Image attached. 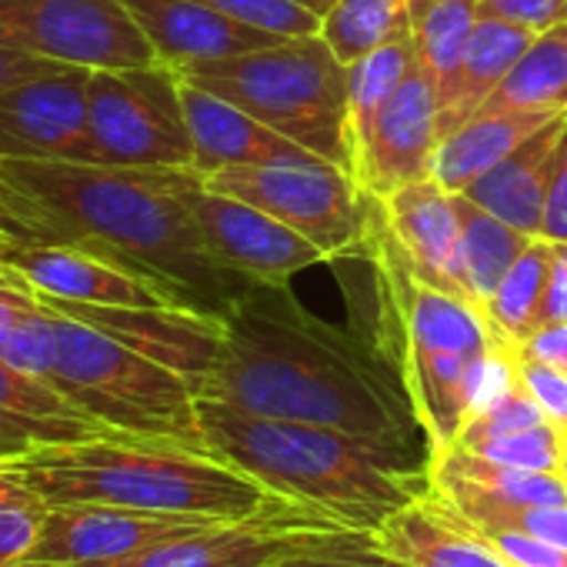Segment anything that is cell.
<instances>
[{"instance_id":"cell-1","label":"cell","mask_w":567,"mask_h":567,"mask_svg":"<svg viewBox=\"0 0 567 567\" xmlns=\"http://www.w3.org/2000/svg\"><path fill=\"white\" fill-rule=\"evenodd\" d=\"M0 234L11 244L87 250L210 318L257 288L210 250L177 194V171L0 161Z\"/></svg>"},{"instance_id":"cell-2","label":"cell","mask_w":567,"mask_h":567,"mask_svg":"<svg viewBox=\"0 0 567 567\" xmlns=\"http://www.w3.org/2000/svg\"><path fill=\"white\" fill-rule=\"evenodd\" d=\"M194 394L391 447L421 451L424 437L391 358L311 315L288 284H257L220 318L217 358Z\"/></svg>"},{"instance_id":"cell-3","label":"cell","mask_w":567,"mask_h":567,"mask_svg":"<svg viewBox=\"0 0 567 567\" xmlns=\"http://www.w3.org/2000/svg\"><path fill=\"white\" fill-rule=\"evenodd\" d=\"M210 454L311 514L374 534L394 511L431 491L427 451L364 441L334 427L244 414L197 398Z\"/></svg>"},{"instance_id":"cell-4","label":"cell","mask_w":567,"mask_h":567,"mask_svg":"<svg viewBox=\"0 0 567 567\" xmlns=\"http://www.w3.org/2000/svg\"><path fill=\"white\" fill-rule=\"evenodd\" d=\"M0 471L28 484L48 504H111L204 520L305 511L204 447L154 437L97 434L38 444L0 461Z\"/></svg>"},{"instance_id":"cell-5","label":"cell","mask_w":567,"mask_h":567,"mask_svg":"<svg viewBox=\"0 0 567 567\" xmlns=\"http://www.w3.org/2000/svg\"><path fill=\"white\" fill-rule=\"evenodd\" d=\"M364 257L378 267L391 305V341L384 354L408 388L424 451H447L471 421L474 381L497 341L471 305L431 288L408 270L374 200Z\"/></svg>"},{"instance_id":"cell-6","label":"cell","mask_w":567,"mask_h":567,"mask_svg":"<svg viewBox=\"0 0 567 567\" xmlns=\"http://www.w3.org/2000/svg\"><path fill=\"white\" fill-rule=\"evenodd\" d=\"M177 74L351 174L348 151V68L321 34L177 68Z\"/></svg>"},{"instance_id":"cell-7","label":"cell","mask_w":567,"mask_h":567,"mask_svg":"<svg viewBox=\"0 0 567 567\" xmlns=\"http://www.w3.org/2000/svg\"><path fill=\"white\" fill-rule=\"evenodd\" d=\"M51 311L58 358L48 384L64 401L111 434L177 441L207 451L197 421V394L187 378L58 308Z\"/></svg>"},{"instance_id":"cell-8","label":"cell","mask_w":567,"mask_h":567,"mask_svg":"<svg viewBox=\"0 0 567 567\" xmlns=\"http://www.w3.org/2000/svg\"><path fill=\"white\" fill-rule=\"evenodd\" d=\"M87 137L91 164L101 167L190 171L181 74L167 64L91 71Z\"/></svg>"},{"instance_id":"cell-9","label":"cell","mask_w":567,"mask_h":567,"mask_svg":"<svg viewBox=\"0 0 567 567\" xmlns=\"http://www.w3.org/2000/svg\"><path fill=\"white\" fill-rule=\"evenodd\" d=\"M200 181L210 190L254 204L280 224L295 227L328 260L364 257L371 200L344 167L324 157L305 154L274 164L224 167Z\"/></svg>"},{"instance_id":"cell-10","label":"cell","mask_w":567,"mask_h":567,"mask_svg":"<svg viewBox=\"0 0 567 567\" xmlns=\"http://www.w3.org/2000/svg\"><path fill=\"white\" fill-rule=\"evenodd\" d=\"M0 48L87 71L157 64L124 0H0Z\"/></svg>"},{"instance_id":"cell-11","label":"cell","mask_w":567,"mask_h":567,"mask_svg":"<svg viewBox=\"0 0 567 567\" xmlns=\"http://www.w3.org/2000/svg\"><path fill=\"white\" fill-rule=\"evenodd\" d=\"M371 540L374 534L354 530L341 520L311 511H288L244 520H214L200 530L167 537L104 567H277L295 557L328 554Z\"/></svg>"},{"instance_id":"cell-12","label":"cell","mask_w":567,"mask_h":567,"mask_svg":"<svg viewBox=\"0 0 567 567\" xmlns=\"http://www.w3.org/2000/svg\"><path fill=\"white\" fill-rule=\"evenodd\" d=\"M177 194L204 230L210 250L254 284H291L301 270L328 260L295 227L254 204L210 190L194 171H177Z\"/></svg>"},{"instance_id":"cell-13","label":"cell","mask_w":567,"mask_h":567,"mask_svg":"<svg viewBox=\"0 0 567 567\" xmlns=\"http://www.w3.org/2000/svg\"><path fill=\"white\" fill-rule=\"evenodd\" d=\"M87 68L61 64L0 91V161L91 164Z\"/></svg>"},{"instance_id":"cell-14","label":"cell","mask_w":567,"mask_h":567,"mask_svg":"<svg viewBox=\"0 0 567 567\" xmlns=\"http://www.w3.org/2000/svg\"><path fill=\"white\" fill-rule=\"evenodd\" d=\"M214 520L151 514L111 504H51L31 557L68 567H104L151 544L200 530Z\"/></svg>"},{"instance_id":"cell-15","label":"cell","mask_w":567,"mask_h":567,"mask_svg":"<svg viewBox=\"0 0 567 567\" xmlns=\"http://www.w3.org/2000/svg\"><path fill=\"white\" fill-rule=\"evenodd\" d=\"M441 97L434 81L414 68L391 104L381 111L368 147L358 161L354 181L371 200H384L404 184L434 177V154L441 144Z\"/></svg>"},{"instance_id":"cell-16","label":"cell","mask_w":567,"mask_h":567,"mask_svg":"<svg viewBox=\"0 0 567 567\" xmlns=\"http://www.w3.org/2000/svg\"><path fill=\"white\" fill-rule=\"evenodd\" d=\"M374 204L408 270L477 311L461 260V224L451 194L434 177H424Z\"/></svg>"},{"instance_id":"cell-17","label":"cell","mask_w":567,"mask_h":567,"mask_svg":"<svg viewBox=\"0 0 567 567\" xmlns=\"http://www.w3.org/2000/svg\"><path fill=\"white\" fill-rule=\"evenodd\" d=\"M0 264L51 301L104 308H177L151 280L121 270L87 250L61 244H0Z\"/></svg>"},{"instance_id":"cell-18","label":"cell","mask_w":567,"mask_h":567,"mask_svg":"<svg viewBox=\"0 0 567 567\" xmlns=\"http://www.w3.org/2000/svg\"><path fill=\"white\" fill-rule=\"evenodd\" d=\"M41 298V295H38ZM51 308L117 338L121 344L154 358L157 364L177 371L190 381V388L200 384V378L210 371L217 348H220V318L187 311V308H104V305H71V301H51L41 298Z\"/></svg>"},{"instance_id":"cell-19","label":"cell","mask_w":567,"mask_h":567,"mask_svg":"<svg viewBox=\"0 0 567 567\" xmlns=\"http://www.w3.org/2000/svg\"><path fill=\"white\" fill-rule=\"evenodd\" d=\"M374 544L408 567H507L491 540L434 491L394 511L374 530Z\"/></svg>"},{"instance_id":"cell-20","label":"cell","mask_w":567,"mask_h":567,"mask_svg":"<svg viewBox=\"0 0 567 567\" xmlns=\"http://www.w3.org/2000/svg\"><path fill=\"white\" fill-rule=\"evenodd\" d=\"M124 8L151 41L157 64L187 68L197 61H220L237 58L284 38L244 28L217 11H210L200 0H124Z\"/></svg>"},{"instance_id":"cell-21","label":"cell","mask_w":567,"mask_h":567,"mask_svg":"<svg viewBox=\"0 0 567 567\" xmlns=\"http://www.w3.org/2000/svg\"><path fill=\"white\" fill-rule=\"evenodd\" d=\"M181 104L190 131V171L197 177H210L224 167H244V164H274L305 157L308 151L295 141L280 137L237 104L190 84L181 78Z\"/></svg>"},{"instance_id":"cell-22","label":"cell","mask_w":567,"mask_h":567,"mask_svg":"<svg viewBox=\"0 0 567 567\" xmlns=\"http://www.w3.org/2000/svg\"><path fill=\"white\" fill-rule=\"evenodd\" d=\"M564 117H554L547 127H540L534 137H527L514 154H507L501 164L484 171L464 197L501 217L504 224L540 237L544 230V210H547V194H550V174H554V147L564 127Z\"/></svg>"},{"instance_id":"cell-23","label":"cell","mask_w":567,"mask_h":567,"mask_svg":"<svg viewBox=\"0 0 567 567\" xmlns=\"http://www.w3.org/2000/svg\"><path fill=\"white\" fill-rule=\"evenodd\" d=\"M554 117H560V114H554V111H501V114L471 117L467 124H461L454 134H447L437 144L434 181L447 194L467 190L484 171H491L507 154H514L527 137H534Z\"/></svg>"},{"instance_id":"cell-24","label":"cell","mask_w":567,"mask_h":567,"mask_svg":"<svg viewBox=\"0 0 567 567\" xmlns=\"http://www.w3.org/2000/svg\"><path fill=\"white\" fill-rule=\"evenodd\" d=\"M537 34L497 18H481L474 28V38L464 51V61L457 68V78L441 104V141L447 134H454L461 124H467L471 117H477V111L484 107V101L504 84V78L511 74V68L517 64V58L530 48Z\"/></svg>"},{"instance_id":"cell-25","label":"cell","mask_w":567,"mask_h":567,"mask_svg":"<svg viewBox=\"0 0 567 567\" xmlns=\"http://www.w3.org/2000/svg\"><path fill=\"white\" fill-rule=\"evenodd\" d=\"M0 421L21 427L34 441V447L111 434L107 427L81 414L71 401H64L51 384L18 371L8 361H0Z\"/></svg>"},{"instance_id":"cell-26","label":"cell","mask_w":567,"mask_h":567,"mask_svg":"<svg viewBox=\"0 0 567 567\" xmlns=\"http://www.w3.org/2000/svg\"><path fill=\"white\" fill-rule=\"evenodd\" d=\"M58 358L54 311L0 264V361L48 384Z\"/></svg>"},{"instance_id":"cell-27","label":"cell","mask_w":567,"mask_h":567,"mask_svg":"<svg viewBox=\"0 0 567 567\" xmlns=\"http://www.w3.org/2000/svg\"><path fill=\"white\" fill-rule=\"evenodd\" d=\"M501 111H554L567 114V21L537 34L517 58L504 84L477 114Z\"/></svg>"},{"instance_id":"cell-28","label":"cell","mask_w":567,"mask_h":567,"mask_svg":"<svg viewBox=\"0 0 567 567\" xmlns=\"http://www.w3.org/2000/svg\"><path fill=\"white\" fill-rule=\"evenodd\" d=\"M417 54L414 41L401 38L388 48L371 51L368 58L354 61L348 68V151H351V177L358 171V161L368 147V137L381 117V111L391 104V97L401 91V84L414 74Z\"/></svg>"},{"instance_id":"cell-29","label":"cell","mask_w":567,"mask_h":567,"mask_svg":"<svg viewBox=\"0 0 567 567\" xmlns=\"http://www.w3.org/2000/svg\"><path fill=\"white\" fill-rule=\"evenodd\" d=\"M454 200V214L461 224V260H464V274L471 284V295L477 311L484 315L487 298L497 291V284L504 280V274L514 267V260L530 247V234L504 224L501 217H494L491 210H484L481 204H474L464 194H451Z\"/></svg>"},{"instance_id":"cell-30","label":"cell","mask_w":567,"mask_h":567,"mask_svg":"<svg viewBox=\"0 0 567 567\" xmlns=\"http://www.w3.org/2000/svg\"><path fill=\"white\" fill-rule=\"evenodd\" d=\"M481 21V0H414L411 14V41L417 54V68L434 81L437 97L444 104L464 51Z\"/></svg>"},{"instance_id":"cell-31","label":"cell","mask_w":567,"mask_h":567,"mask_svg":"<svg viewBox=\"0 0 567 567\" xmlns=\"http://www.w3.org/2000/svg\"><path fill=\"white\" fill-rule=\"evenodd\" d=\"M414 0H334L321 18V38L351 68L378 48L411 38Z\"/></svg>"},{"instance_id":"cell-32","label":"cell","mask_w":567,"mask_h":567,"mask_svg":"<svg viewBox=\"0 0 567 567\" xmlns=\"http://www.w3.org/2000/svg\"><path fill=\"white\" fill-rule=\"evenodd\" d=\"M547 264H550V240L534 237L530 247L504 274L497 291L487 298L481 318L491 328L497 344L517 351L537 331L544 284H547Z\"/></svg>"},{"instance_id":"cell-33","label":"cell","mask_w":567,"mask_h":567,"mask_svg":"<svg viewBox=\"0 0 567 567\" xmlns=\"http://www.w3.org/2000/svg\"><path fill=\"white\" fill-rule=\"evenodd\" d=\"M48 501L28 484L0 471V567L28 560L38 547Z\"/></svg>"},{"instance_id":"cell-34","label":"cell","mask_w":567,"mask_h":567,"mask_svg":"<svg viewBox=\"0 0 567 567\" xmlns=\"http://www.w3.org/2000/svg\"><path fill=\"white\" fill-rule=\"evenodd\" d=\"M200 4H207L210 11H217L244 28L274 34V38L318 34L321 18H324L318 8L308 4V0H200Z\"/></svg>"},{"instance_id":"cell-35","label":"cell","mask_w":567,"mask_h":567,"mask_svg":"<svg viewBox=\"0 0 567 567\" xmlns=\"http://www.w3.org/2000/svg\"><path fill=\"white\" fill-rule=\"evenodd\" d=\"M537 424H547L544 411L537 408V401L527 394V388L520 384H511L504 394H497L491 404H484L461 431L457 444L461 447H474L481 441H491V437H504V434H514V431H527V427H537Z\"/></svg>"},{"instance_id":"cell-36","label":"cell","mask_w":567,"mask_h":567,"mask_svg":"<svg viewBox=\"0 0 567 567\" xmlns=\"http://www.w3.org/2000/svg\"><path fill=\"white\" fill-rule=\"evenodd\" d=\"M487 461L517 467V471H550L560 474V431L550 424H537L527 431H514L504 437H491L481 441L474 447H467Z\"/></svg>"},{"instance_id":"cell-37","label":"cell","mask_w":567,"mask_h":567,"mask_svg":"<svg viewBox=\"0 0 567 567\" xmlns=\"http://www.w3.org/2000/svg\"><path fill=\"white\" fill-rule=\"evenodd\" d=\"M517 378L527 388V394L537 401V408L544 411L547 424L564 434L567 431V374L550 368V364H540V361L517 354Z\"/></svg>"},{"instance_id":"cell-38","label":"cell","mask_w":567,"mask_h":567,"mask_svg":"<svg viewBox=\"0 0 567 567\" xmlns=\"http://www.w3.org/2000/svg\"><path fill=\"white\" fill-rule=\"evenodd\" d=\"M491 530H524L530 537H540V540L567 550V504H530V507L504 511L481 534H491Z\"/></svg>"},{"instance_id":"cell-39","label":"cell","mask_w":567,"mask_h":567,"mask_svg":"<svg viewBox=\"0 0 567 567\" xmlns=\"http://www.w3.org/2000/svg\"><path fill=\"white\" fill-rule=\"evenodd\" d=\"M481 18H497L544 34L567 21V0H481Z\"/></svg>"},{"instance_id":"cell-40","label":"cell","mask_w":567,"mask_h":567,"mask_svg":"<svg viewBox=\"0 0 567 567\" xmlns=\"http://www.w3.org/2000/svg\"><path fill=\"white\" fill-rule=\"evenodd\" d=\"M507 567H567V550L554 547L524 530H491L484 534Z\"/></svg>"},{"instance_id":"cell-41","label":"cell","mask_w":567,"mask_h":567,"mask_svg":"<svg viewBox=\"0 0 567 567\" xmlns=\"http://www.w3.org/2000/svg\"><path fill=\"white\" fill-rule=\"evenodd\" d=\"M540 237L567 244V117H564L557 147H554V174H550V194H547Z\"/></svg>"},{"instance_id":"cell-42","label":"cell","mask_w":567,"mask_h":567,"mask_svg":"<svg viewBox=\"0 0 567 567\" xmlns=\"http://www.w3.org/2000/svg\"><path fill=\"white\" fill-rule=\"evenodd\" d=\"M567 321V244L550 240V264H547V284L537 328L544 324H564Z\"/></svg>"},{"instance_id":"cell-43","label":"cell","mask_w":567,"mask_h":567,"mask_svg":"<svg viewBox=\"0 0 567 567\" xmlns=\"http://www.w3.org/2000/svg\"><path fill=\"white\" fill-rule=\"evenodd\" d=\"M520 358H530V361H540V364H550L557 371L567 374V321L564 324H544L537 328L520 348H517Z\"/></svg>"},{"instance_id":"cell-44","label":"cell","mask_w":567,"mask_h":567,"mask_svg":"<svg viewBox=\"0 0 567 567\" xmlns=\"http://www.w3.org/2000/svg\"><path fill=\"white\" fill-rule=\"evenodd\" d=\"M388 557L378 550V544H358V547H341L328 554H311V557H295L277 567H384Z\"/></svg>"},{"instance_id":"cell-45","label":"cell","mask_w":567,"mask_h":567,"mask_svg":"<svg viewBox=\"0 0 567 567\" xmlns=\"http://www.w3.org/2000/svg\"><path fill=\"white\" fill-rule=\"evenodd\" d=\"M61 68L58 61H44V58H31V54H18V51H8L0 48V91L8 87H18L24 81H34L48 71Z\"/></svg>"},{"instance_id":"cell-46","label":"cell","mask_w":567,"mask_h":567,"mask_svg":"<svg viewBox=\"0 0 567 567\" xmlns=\"http://www.w3.org/2000/svg\"><path fill=\"white\" fill-rule=\"evenodd\" d=\"M31 447H34V441H31L21 427H14V424H8V421H0V461L18 457V454H24V451H31Z\"/></svg>"},{"instance_id":"cell-47","label":"cell","mask_w":567,"mask_h":567,"mask_svg":"<svg viewBox=\"0 0 567 567\" xmlns=\"http://www.w3.org/2000/svg\"><path fill=\"white\" fill-rule=\"evenodd\" d=\"M8 567H68V564H54V560H41V557H28V560H18V564H8Z\"/></svg>"},{"instance_id":"cell-48","label":"cell","mask_w":567,"mask_h":567,"mask_svg":"<svg viewBox=\"0 0 567 567\" xmlns=\"http://www.w3.org/2000/svg\"><path fill=\"white\" fill-rule=\"evenodd\" d=\"M560 477L567 481V431L560 434Z\"/></svg>"},{"instance_id":"cell-49","label":"cell","mask_w":567,"mask_h":567,"mask_svg":"<svg viewBox=\"0 0 567 567\" xmlns=\"http://www.w3.org/2000/svg\"><path fill=\"white\" fill-rule=\"evenodd\" d=\"M308 4H311V8H318V11L324 14V11H328V8L334 4V0H308Z\"/></svg>"},{"instance_id":"cell-50","label":"cell","mask_w":567,"mask_h":567,"mask_svg":"<svg viewBox=\"0 0 567 567\" xmlns=\"http://www.w3.org/2000/svg\"><path fill=\"white\" fill-rule=\"evenodd\" d=\"M384 567H408V564H398V560H388Z\"/></svg>"},{"instance_id":"cell-51","label":"cell","mask_w":567,"mask_h":567,"mask_svg":"<svg viewBox=\"0 0 567 567\" xmlns=\"http://www.w3.org/2000/svg\"><path fill=\"white\" fill-rule=\"evenodd\" d=\"M0 244H4V234H0Z\"/></svg>"}]
</instances>
